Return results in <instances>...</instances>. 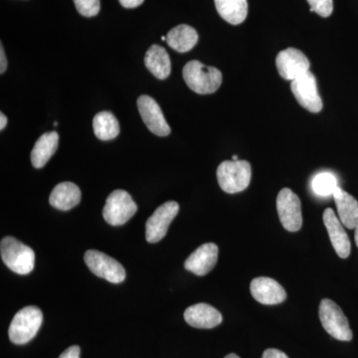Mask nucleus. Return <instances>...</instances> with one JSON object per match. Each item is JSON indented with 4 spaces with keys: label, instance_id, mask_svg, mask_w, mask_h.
<instances>
[{
    "label": "nucleus",
    "instance_id": "26",
    "mask_svg": "<svg viewBox=\"0 0 358 358\" xmlns=\"http://www.w3.org/2000/svg\"><path fill=\"white\" fill-rule=\"evenodd\" d=\"M312 13L319 14L322 17H329L334 11L333 0H307Z\"/></svg>",
    "mask_w": 358,
    "mask_h": 358
},
{
    "label": "nucleus",
    "instance_id": "12",
    "mask_svg": "<svg viewBox=\"0 0 358 358\" xmlns=\"http://www.w3.org/2000/svg\"><path fill=\"white\" fill-rule=\"evenodd\" d=\"M138 112L143 122L152 134L166 136L171 134V127L166 121L159 103L152 96L143 95L138 99Z\"/></svg>",
    "mask_w": 358,
    "mask_h": 358
},
{
    "label": "nucleus",
    "instance_id": "21",
    "mask_svg": "<svg viewBox=\"0 0 358 358\" xmlns=\"http://www.w3.org/2000/svg\"><path fill=\"white\" fill-rule=\"evenodd\" d=\"M199 42V34L192 26L181 24L173 28L166 35V43L173 50L185 53Z\"/></svg>",
    "mask_w": 358,
    "mask_h": 358
},
{
    "label": "nucleus",
    "instance_id": "7",
    "mask_svg": "<svg viewBox=\"0 0 358 358\" xmlns=\"http://www.w3.org/2000/svg\"><path fill=\"white\" fill-rule=\"evenodd\" d=\"M85 263L96 277L107 280L113 284H120L126 279V271L112 257L96 250H88L84 255Z\"/></svg>",
    "mask_w": 358,
    "mask_h": 358
},
{
    "label": "nucleus",
    "instance_id": "4",
    "mask_svg": "<svg viewBox=\"0 0 358 358\" xmlns=\"http://www.w3.org/2000/svg\"><path fill=\"white\" fill-rule=\"evenodd\" d=\"M251 178V164L246 160H226L217 169L219 186L223 192L230 194L246 189Z\"/></svg>",
    "mask_w": 358,
    "mask_h": 358
},
{
    "label": "nucleus",
    "instance_id": "2",
    "mask_svg": "<svg viewBox=\"0 0 358 358\" xmlns=\"http://www.w3.org/2000/svg\"><path fill=\"white\" fill-rule=\"evenodd\" d=\"M0 253L4 264L16 274L27 275L34 268V251L14 237L1 240Z\"/></svg>",
    "mask_w": 358,
    "mask_h": 358
},
{
    "label": "nucleus",
    "instance_id": "3",
    "mask_svg": "<svg viewBox=\"0 0 358 358\" xmlns=\"http://www.w3.org/2000/svg\"><path fill=\"white\" fill-rule=\"evenodd\" d=\"M43 322L39 308L29 306L14 315L8 329L9 339L15 345H25L34 338Z\"/></svg>",
    "mask_w": 358,
    "mask_h": 358
},
{
    "label": "nucleus",
    "instance_id": "18",
    "mask_svg": "<svg viewBox=\"0 0 358 358\" xmlns=\"http://www.w3.org/2000/svg\"><path fill=\"white\" fill-rule=\"evenodd\" d=\"M81 201V190L73 182L59 183L52 190L49 202L59 210L67 211Z\"/></svg>",
    "mask_w": 358,
    "mask_h": 358
},
{
    "label": "nucleus",
    "instance_id": "15",
    "mask_svg": "<svg viewBox=\"0 0 358 358\" xmlns=\"http://www.w3.org/2000/svg\"><path fill=\"white\" fill-rule=\"evenodd\" d=\"M218 247L214 243L201 245L186 259L185 268L196 275H205L217 264Z\"/></svg>",
    "mask_w": 358,
    "mask_h": 358
},
{
    "label": "nucleus",
    "instance_id": "17",
    "mask_svg": "<svg viewBox=\"0 0 358 358\" xmlns=\"http://www.w3.org/2000/svg\"><path fill=\"white\" fill-rule=\"evenodd\" d=\"M333 197L338 208L339 220L348 229H355L358 224V201L343 188H336Z\"/></svg>",
    "mask_w": 358,
    "mask_h": 358
},
{
    "label": "nucleus",
    "instance_id": "28",
    "mask_svg": "<svg viewBox=\"0 0 358 358\" xmlns=\"http://www.w3.org/2000/svg\"><path fill=\"white\" fill-rule=\"evenodd\" d=\"M262 358H289L286 353L275 348H268L264 352Z\"/></svg>",
    "mask_w": 358,
    "mask_h": 358
},
{
    "label": "nucleus",
    "instance_id": "33",
    "mask_svg": "<svg viewBox=\"0 0 358 358\" xmlns=\"http://www.w3.org/2000/svg\"><path fill=\"white\" fill-rule=\"evenodd\" d=\"M224 358H240L238 357L237 355H235V353H230V355H226Z\"/></svg>",
    "mask_w": 358,
    "mask_h": 358
},
{
    "label": "nucleus",
    "instance_id": "25",
    "mask_svg": "<svg viewBox=\"0 0 358 358\" xmlns=\"http://www.w3.org/2000/svg\"><path fill=\"white\" fill-rule=\"evenodd\" d=\"M78 13L86 17H93L100 13V0H74Z\"/></svg>",
    "mask_w": 358,
    "mask_h": 358
},
{
    "label": "nucleus",
    "instance_id": "32",
    "mask_svg": "<svg viewBox=\"0 0 358 358\" xmlns=\"http://www.w3.org/2000/svg\"><path fill=\"white\" fill-rule=\"evenodd\" d=\"M355 243H357L358 247V224L357 227H355Z\"/></svg>",
    "mask_w": 358,
    "mask_h": 358
},
{
    "label": "nucleus",
    "instance_id": "35",
    "mask_svg": "<svg viewBox=\"0 0 358 358\" xmlns=\"http://www.w3.org/2000/svg\"><path fill=\"white\" fill-rule=\"evenodd\" d=\"M162 41H166V37L162 36Z\"/></svg>",
    "mask_w": 358,
    "mask_h": 358
},
{
    "label": "nucleus",
    "instance_id": "9",
    "mask_svg": "<svg viewBox=\"0 0 358 358\" xmlns=\"http://www.w3.org/2000/svg\"><path fill=\"white\" fill-rule=\"evenodd\" d=\"M178 202L167 201L160 205L145 224V238L148 243H157L164 239L169 225L178 215Z\"/></svg>",
    "mask_w": 358,
    "mask_h": 358
},
{
    "label": "nucleus",
    "instance_id": "8",
    "mask_svg": "<svg viewBox=\"0 0 358 358\" xmlns=\"http://www.w3.org/2000/svg\"><path fill=\"white\" fill-rule=\"evenodd\" d=\"M277 210L282 227L289 232H296L303 225L301 200L289 188H282L278 194Z\"/></svg>",
    "mask_w": 358,
    "mask_h": 358
},
{
    "label": "nucleus",
    "instance_id": "10",
    "mask_svg": "<svg viewBox=\"0 0 358 358\" xmlns=\"http://www.w3.org/2000/svg\"><path fill=\"white\" fill-rule=\"evenodd\" d=\"M291 90L294 98L301 107L310 113H320L322 109V100L317 91V79L312 72L292 81Z\"/></svg>",
    "mask_w": 358,
    "mask_h": 358
},
{
    "label": "nucleus",
    "instance_id": "1",
    "mask_svg": "<svg viewBox=\"0 0 358 358\" xmlns=\"http://www.w3.org/2000/svg\"><path fill=\"white\" fill-rule=\"evenodd\" d=\"M186 85L200 95L215 93L222 84V74L214 67L193 60L185 66L182 71Z\"/></svg>",
    "mask_w": 358,
    "mask_h": 358
},
{
    "label": "nucleus",
    "instance_id": "30",
    "mask_svg": "<svg viewBox=\"0 0 358 358\" xmlns=\"http://www.w3.org/2000/svg\"><path fill=\"white\" fill-rule=\"evenodd\" d=\"M7 68V59L6 56V52H4L3 47L0 48V73L3 74L6 72Z\"/></svg>",
    "mask_w": 358,
    "mask_h": 358
},
{
    "label": "nucleus",
    "instance_id": "24",
    "mask_svg": "<svg viewBox=\"0 0 358 358\" xmlns=\"http://www.w3.org/2000/svg\"><path fill=\"white\" fill-rule=\"evenodd\" d=\"M312 187L317 196H331L338 187V179L331 173H317L313 178Z\"/></svg>",
    "mask_w": 358,
    "mask_h": 358
},
{
    "label": "nucleus",
    "instance_id": "31",
    "mask_svg": "<svg viewBox=\"0 0 358 358\" xmlns=\"http://www.w3.org/2000/svg\"><path fill=\"white\" fill-rule=\"evenodd\" d=\"M7 124V117L6 115L3 114V113H1L0 114V129L1 131H3L4 129H6Z\"/></svg>",
    "mask_w": 358,
    "mask_h": 358
},
{
    "label": "nucleus",
    "instance_id": "27",
    "mask_svg": "<svg viewBox=\"0 0 358 358\" xmlns=\"http://www.w3.org/2000/svg\"><path fill=\"white\" fill-rule=\"evenodd\" d=\"M81 348L78 345H73L67 348L58 358H80Z\"/></svg>",
    "mask_w": 358,
    "mask_h": 358
},
{
    "label": "nucleus",
    "instance_id": "16",
    "mask_svg": "<svg viewBox=\"0 0 358 358\" xmlns=\"http://www.w3.org/2000/svg\"><path fill=\"white\" fill-rule=\"evenodd\" d=\"M185 320L195 329H213L222 322V315L215 308L201 303L186 308Z\"/></svg>",
    "mask_w": 358,
    "mask_h": 358
},
{
    "label": "nucleus",
    "instance_id": "14",
    "mask_svg": "<svg viewBox=\"0 0 358 358\" xmlns=\"http://www.w3.org/2000/svg\"><path fill=\"white\" fill-rule=\"evenodd\" d=\"M324 225L329 233V239L336 254L339 258L345 259L350 255L352 251V245H350V238L348 233L343 228V224L339 220L334 211L331 208H327L322 215Z\"/></svg>",
    "mask_w": 358,
    "mask_h": 358
},
{
    "label": "nucleus",
    "instance_id": "29",
    "mask_svg": "<svg viewBox=\"0 0 358 358\" xmlns=\"http://www.w3.org/2000/svg\"><path fill=\"white\" fill-rule=\"evenodd\" d=\"M119 1L124 8H136L141 6L145 0H119Z\"/></svg>",
    "mask_w": 358,
    "mask_h": 358
},
{
    "label": "nucleus",
    "instance_id": "19",
    "mask_svg": "<svg viewBox=\"0 0 358 358\" xmlns=\"http://www.w3.org/2000/svg\"><path fill=\"white\" fill-rule=\"evenodd\" d=\"M145 64L148 71L157 79L164 80L171 75V58L166 49L159 45H152L148 49L145 54Z\"/></svg>",
    "mask_w": 358,
    "mask_h": 358
},
{
    "label": "nucleus",
    "instance_id": "13",
    "mask_svg": "<svg viewBox=\"0 0 358 358\" xmlns=\"http://www.w3.org/2000/svg\"><path fill=\"white\" fill-rule=\"evenodd\" d=\"M250 292L262 305H279L287 299L286 291L281 285L268 277L255 278L250 285Z\"/></svg>",
    "mask_w": 358,
    "mask_h": 358
},
{
    "label": "nucleus",
    "instance_id": "6",
    "mask_svg": "<svg viewBox=\"0 0 358 358\" xmlns=\"http://www.w3.org/2000/svg\"><path fill=\"white\" fill-rule=\"evenodd\" d=\"M138 211V205L124 190L117 189L110 193L103 209L106 222L112 226L124 225Z\"/></svg>",
    "mask_w": 358,
    "mask_h": 358
},
{
    "label": "nucleus",
    "instance_id": "20",
    "mask_svg": "<svg viewBox=\"0 0 358 358\" xmlns=\"http://www.w3.org/2000/svg\"><path fill=\"white\" fill-rule=\"evenodd\" d=\"M59 145V134L56 131H50L42 134L35 143L31 152L32 166L35 169H41L55 154Z\"/></svg>",
    "mask_w": 358,
    "mask_h": 358
},
{
    "label": "nucleus",
    "instance_id": "22",
    "mask_svg": "<svg viewBox=\"0 0 358 358\" xmlns=\"http://www.w3.org/2000/svg\"><path fill=\"white\" fill-rule=\"evenodd\" d=\"M219 15L232 25L243 23L248 14L247 0H214Z\"/></svg>",
    "mask_w": 358,
    "mask_h": 358
},
{
    "label": "nucleus",
    "instance_id": "5",
    "mask_svg": "<svg viewBox=\"0 0 358 358\" xmlns=\"http://www.w3.org/2000/svg\"><path fill=\"white\" fill-rule=\"evenodd\" d=\"M319 315L322 327L329 336L341 341H350L352 331L343 310L329 299L320 301Z\"/></svg>",
    "mask_w": 358,
    "mask_h": 358
},
{
    "label": "nucleus",
    "instance_id": "23",
    "mask_svg": "<svg viewBox=\"0 0 358 358\" xmlns=\"http://www.w3.org/2000/svg\"><path fill=\"white\" fill-rule=\"evenodd\" d=\"M93 129L96 138L101 141L114 140L120 134V124L117 117L108 110L95 115Z\"/></svg>",
    "mask_w": 358,
    "mask_h": 358
},
{
    "label": "nucleus",
    "instance_id": "11",
    "mask_svg": "<svg viewBox=\"0 0 358 358\" xmlns=\"http://www.w3.org/2000/svg\"><path fill=\"white\" fill-rule=\"evenodd\" d=\"M278 72L282 79L294 81L310 70V61L303 52L288 48L280 52L275 58Z\"/></svg>",
    "mask_w": 358,
    "mask_h": 358
},
{
    "label": "nucleus",
    "instance_id": "34",
    "mask_svg": "<svg viewBox=\"0 0 358 358\" xmlns=\"http://www.w3.org/2000/svg\"><path fill=\"white\" fill-rule=\"evenodd\" d=\"M232 160L233 162H237V160H239V157H238V155H233Z\"/></svg>",
    "mask_w": 358,
    "mask_h": 358
}]
</instances>
